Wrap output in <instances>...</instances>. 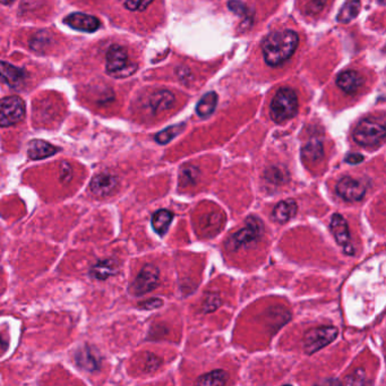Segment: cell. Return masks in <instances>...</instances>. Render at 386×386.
<instances>
[{
  "mask_svg": "<svg viewBox=\"0 0 386 386\" xmlns=\"http://www.w3.org/2000/svg\"><path fill=\"white\" fill-rule=\"evenodd\" d=\"M161 365V360L159 359L158 357L153 356L151 355L149 359H148V364H146V369L148 371H155L158 369L159 366Z\"/></svg>",
  "mask_w": 386,
  "mask_h": 386,
  "instance_id": "e575fe53",
  "label": "cell"
},
{
  "mask_svg": "<svg viewBox=\"0 0 386 386\" xmlns=\"http://www.w3.org/2000/svg\"><path fill=\"white\" fill-rule=\"evenodd\" d=\"M264 227L259 217L255 215L248 217L246 220V227L236 232L227 241V248L229 250H238L241 247L248 246L252 243L259 241L263 234Z\"/></svg>",
  "mask_w": 386,
  "mask_h": 386,
  "instance_id": "5b68a950",
  "label": "cell"
},
{
  "mask_svg": "<svg viewBox=\"0 0 386 386\" xmlns=\"http://www.w3.org/2000/svg\"><path fill=\"white\" fill-rule=\"evenodd\" d=\"M228 374L222 369L211 371L208 374L202 375L196 380L197 385H224L228 382Z\"/></svg>",
  "mask_w": 386,
  "mask_h": 386,
  "instance_id": "cb8c5ba5",
  "label": "cell"
},
{
  "mask_svg": "<svg viewBox=\"0 0 386 386\" xmlns=\"http://www.w3.org/2000/svg\"><path fill=\"white\" fill-rule=\"evenodd\" d=\"M76 363L80 369L87 371H95L100 369L101 362L96 351L92 348H83L76 354Z\"/></svg>",
  "mask_w": 386,
  "mask_h": 386,
  "instance_id": "2e32d148",
  "label": "cell"
},
{
  "mask_svg": "<svg viewBox=\"0 0 386 386\" xmlns=\"http://www.w3.org/2000/svg\"><path fill=\"white\" fill-rule=\"evenodd\" d=\"M221 306V298L219 294H210L203 303V312L211 313L217 310Z\"/></svg>",
  "mask_w": 386,
  "mask_h": 386,
  "instance_id": "f546056e",
  "label": "cell"
},
{
  "mask_svg": "<svg viewBox=\"0 0 386 386\" xmlns=\"http://www.w3.org/2000/svg\"><path fill=\"white\" fill-rule=\"evenodd\" d=\"M25 80V71L6 62H0V80L8 87L15 89Z\"/></svg>",
  "mask_w": 386,
  "mask_h": 386,
  "instance_id": "4fadbf2b",
  "label": "cell"
},
{
  "mask_svg": "<svg viewBox=\"0 0 386 386\" xmlns=\"http://www.w3.org/2000/svg\"><path fill=\"white\" fill-rule=\"evenodd\" d=\"M327 0H305L303 8L307 15H317L323 10Z\"/></svg>",
  "mask_w": 386,
  "mask_h": 386,
  "instance_id": "83f0119b",
  "label": "cell"
},
{
  "mask_svg": "<svg viewBox=\"0 0 386 386\" xmlns=\"http://www.w3.org/2000/svg\"><path fill=\"white\" fill-rule=\"evenodd\" d=\"M339 331L334 327H318L309 330L303 336V350L308 355L315 354L318 350L332 343L338 338Z\"/></svg>",
  "mask_w": 386,
  "mask_h": 386,
  "instance_id": "8992f818",
  "label": "cell"
},
{
  "mask_svg": "<svg viewBox=\"0 0 386 386\" xmlns=\"http://www.w3.org/2000/svg\"><path fill=\"white\" fill-rule=\"evenodd\" d=\"M364 157L359 153H351V155H347L345 158V162L350 164H358L360 162H363Z\"/></svg>",
  "mask_w": 386,
  "mask_h": 386,
  "instance_id": "d590c367",
  "label": "cell"
},
{
  "mask_svg": "<svg viewBox=\"0 0 386 386\" xmlns=\"http://www.w3.org/2000/svg\"><path fill=\"white\" fill-rule=\"evenodd\" d=\"M184 124L166 128L164 131H160V133L155 135V141H157L159 144H162V145H164V144H166V143H169L170 141L173 140L177 135L180 134V133L184 131Z\"/></svg>",
  "mask_w": 386,
  "mask_h": 386,
  "instance_id": "4316f807",
  "label": "cell"
},
{
  "mask_svg": "<svg viewBox=\"0 0 386 386\" xmlns=\"http://www.w3.org/2000/svg\"><path fill=\"white\" fill-rule=\"evenodd\" d=\"M298 98L294 90L280 89L271 102V118L276 124H283L297 115Z\"/></svg>",
  "mask_w": 386,
  "mask_h": 386,
  "instance_id": "7a4b0ae2",
  "label": "cell"
},
{
  "mask_svg": "<svg viewBox=\"0 0 386 386\" xmlns=\"http://www.w3.org/2000/svg\"><path fill=\"white\" fill-rule=\"evenodd\" d=\"M150 107L153 113L166 110L173 106L175 102V95L169 91H158L153 93L149 100Z\"/></svg>",
  "mask_w": 386,
  "mask_h": 386,
  "instance_id": "ac0fdd59",
  "label": "cell"
},
{
  "mask_svg": "<svg viewBox=\"0 0 386 386\" xmlns=\"http://www.w3.org/2000/svg\"><path fill=\"white\" fill-rule=\"evenodd\" d=\"M217 103V94L215 92H208L205 94L201 101L199 102L196 107V113L199 117L206 118L211 116L212 113L215 110Z\"/></svg>",
  "mask_w": 386,
  "mask_h": 386,
  "instance_id": "7402d4cb",
  "label": "cell"
},
{
  "mask_svg": "<svg viewBox=\"0 0 386 386\" xmlns=\"http://www.w3.org/2000/svg\"><path fill=\"white\" fill-rule=\"evenodd\" d=\"M360 0H345V5L340 9L338 14V22L340 23H349L359 14Z\"/></svg>",
  "mask_w": 386,
  "mask_h": 386,
  "instance_id": "603a6c76",
  "label": "cell"
},
{
  "mask_svg": "<svg viewBox=\"0 0 386 386\" xmlns=\"http://www.w3.org/2000/svg\"><path fill=\"white\" fill-rule=\"evenodd\" d=\"M297 211L298 205L294 199H285L276 205L273 210V219L279 223L288 222L297 214Z\"/></svg>",
  "mask_w": 386,
  "mask_h": 386,
  "instance_id": "e0dca14e",
  "label": "cell"
},
{
  "mask_svg": "<svg viewBox=\"0 0 386 386\" xmlns=\"http://www.w3.org/2000/svg\"><path fill=\"white\" fill-rule=\"evenodd\" d=\"M60 149L52 145L50 143L42 140H33L29 144L27 153L32 160H42V159L49 158L59 152Z\"/></svg>",
  "mask_w": 386,
  "mask_h": 386,
  "instance_id": "9a60e30c",
  "label": "cell"
},
{
  "mask_svg": "<svg viewBox=\"0 0 386 386\" xmlns=\"http://www.w3.org/2000/svg\"><path fill=\"white\" fill-rule=\"evenodd\" d=\"M14 0H0V3H3V5H9L12 3Z\"/></svg>",
  "mask_w": 386,
  "mask_h": 386,
  "instance_id": "74e56055",
  "label": "cell"
},
{
  "mask_svg": "<svg viewBox=\"0 0 386 386\" xmlns=\"http://www.w3.org/2000/svg\"><path fill=\"white\" fill-rule=\"evenodd\" d=\"M365 378V373L363 369H358L347 378L345 383L351 384V385H363V384H366Z\"/></svg>",
  "mask_w": 386,
  "mask_h": 386,
  "instance_id": "4dcf8cb0",
  "label": "cell"
},
{
  "mask_svg": "<svg viewBox=\"0 0 386 386\" xmlns=\"http://www.w3.org/2000/svg\"><path fill=\"white\" fill-rule=\"evenodd\" d=\"M8 340L0 333V356H3V355L6 352L7 349H8Z\"/></svg>",
  "mask_w": 386,
  "mask_h": 386,
  "instance_id": "8d00e7d4",
  "label": "cell"
},
{
  "mask_svg": "<svg viewBox=\"0 0 386 386\" xmlns=\"http://www.w3.org/2000/svg\"><path fill=\"white\" fill-rule=\"evenodd\" d=\"M173 212L168 211V210H159L152 217V227L155 229V232H158L159 235L164 236L168 231L170 223L173 222Z\"/></svg>",
  "mask_w": 386,
  "mask_h": 386,
  "instance_id": "44dd1931",
  "label": "cell"
},
{
  "mask_svg": "<svg viewBox=\"0 0 386 386\" xmlns=\"http://www.w3.org/2000/svg\"><path fill=\"white\" fill-rule=\"evenodd\" d=\"M229 8L231 9L232 12H235L238 15L244 16L246 13V6L244 3H241L238 0H230L228 3Z\"/></svg>",
  "mask_w": 386,
  "mask_h": 386,
  "instance_id": "d6a6232c",
  "label": "cell"
},
{
  "mask_svg": "<svg viewBox=\"0 0 386 386\" xmlns=\"http://www.w3.org/2000/svg\"><path fill=\"white\" fill-rule=\"evenodd\" d=\"M164 305V301L158 298H152L140 303V308L146 309V310H153V309L160 308Z\"/></svg>",
  "mask_w": 386,
  "mask_h": 386,
  "instance_id": "1f68e13d",
  "label": "cell"
},
{
  "mask_svg": "<svg viewBox=\"0 0 386 386\" xmlns=\"http://www.w3.org/2000/svg\"><path fill=\"white\" fill-rule=\"evenodd\" d=\"M331 231L336 238V243L343 248L348 255H354L355 250L351 245L350 231L345 217L341 214L336 213L331 220Z\"/></svg>",
  "mask_w": 386,
  "mask_h": 386,
  "instance_id": "9c48e42d",
  "label": "cell"
},
{
  "mask_svg": "<svg viewBox=\"0 0 386 386\" xmlns=\"http://www.w3.org/2000/svg\"><path fill=\"white\" fill-rule=\"evenodd\" d=\"M117 185H118V180L115 176L110 173H100L92 179L90 188L95 196L106 197L113 193V190L117 188Z\"/></svg>",
  "mask_w": 386,
  "mask_h": 386,
  "instance_id": "7c38bea8",
  "label": "cell"
},
{
  "mask_svg": "<svg viewBox=\"0 0 386 386\" xmlns=\"http://www.w3.org/2000/svg\"><path fill=\"white\" fill-rule=\"evenodd\" d=\"M118 268H117L116 262L113 259H104L100 261L91 269V276L96 280H106L109 276L117 273Z\"/></svg>",
  "mask_w": 386,
  "mask_h": 386,
  "instance_id": "ffe728a7",
  "label": "cell"
},
{
  "mask_svg": "<svg viewBox=\"0 0 386 386\" xmlns=\"http://www.w3.org/2000/svg\"><path fill=\"white\" fill-rule=\"evenodd\" d=\"M299 43L297 33L292 30L276 31L263 41L262 51L265 63L276 67L290 59Z\"/></svg>",
  "mask_w": 386,
  "mask_h": 386,
  "instance_id": "6da1fadb",
  "label": "cell"
},
{
  "mask_svg": "<svg viewBox=\"0 0 386 386\" xmlns=\"http://www.w3.org/2000/svg\"><path fill=\"white\" fill-rule=\"evenodd\" d=\"M60 178L65 183L71 182V168L69 164H63L62 170H60Z\"/></svg>",
  "mask_w": 386,
  "mask_h": 386,
  "instance_id": "836d02e7",
  "label": "cell"
},
{
  "mask_svg": "<svg viewBox=\"0 0 386 386\" xmlns=\"http://www.w3.org/2000/svg\"><path fill=\"white\" fill-rule=\"evenodd\" d=\"M338 87L345 93H355L364 84V78L356 71H343L336 78Z\"/></svg>",
  "mask_w": 386,
  "mask_h": 386,
  "instance_id": "5bb4252c",
  "label": "cell"
},
{
  "mask_svg": "<svg viewBox=\"0 0 386 386\" xmlns=\"http://www.w3.org/2000/svg\"><path fill=\"white\" fill-rule=\"evenodd\" d=\"M65 24L74 30L82 31V32L92 33L98 30L101 23L95 16L87 15L83 13H74L64 20Z\"/></svg>",
  "mask_w": 386,
  "mask_h": 386,
  "instance_id": "8fae6325",
  "label": "cell"
},
{
  "mask_svg": "<svg viewBox=\"0 0 386 386\" xmlns=\"http://www.w3.org/2000/svg\"><path fill=\"white\" fill-rule=\"evenodd\" d=\"M199 169L197 166H193V164H186V166H182L180 173H179V183L182 186H194L199 182Z\"/></svg>",
  "mask_w": 386,
  "mask_h": 386,
  "instance_id": "d4e9b609",
  "label": "cell"
},
{
  "mask_svg": "<svg viewBox=\"0 0 386 386\" xmlns=\"http://www.w3.org/2000/svg\"><path fill=\"white\" fill-rule=\"evenodd\" d=\"M303 161L316 164L324 157L323 143L318 138H313L301 150Z\"/></svg>",
  "mask_w": 386,
  "mask_h": 386,
  "instance_id": "d6986e66",
  "label": "cell"
},
{
  "mask_svg": "<svg viewBox=\"0 0 386 386\" xmlns=\"http://www.w3.org/2000/svg\"><path fill=\"white\" fill-rule=\"evenodd\" d=\"M124 6L133 12H142L151 5L153 0H122Z\"/></svg>",
  "mask_w": 386,
  "mask_h": 386,
  "instance_id": "f1b7e54d",
  "label": "cell"
},
{
  "mask_svg": "<svg viewBox=\"0 0 386 386\" xmlns=\"http://www.w3.org/2000/svg\"><path fill=\"white\" fill-rule=\"evenodd\" d=\"M385 138V127L376 119H364L354 131V140L364 148L380 145Z\"/></svg>",
  "mask_w": 386,
  "mask_h": 386,
  "instance_id": "277c9868",
  "label": "cell"
},
{
  "mask_svg": "<svg viewBox=\"0 0 386 386\" xmlns=\"http://www.w3.org/2000/svg\"><path fill=\"white\" fill-rule=\"evenodd\" d=\"M137 65L129 60L127 51L120 45H113L107 52L106 71L115 78H125L134 74Z\"/></svg>",
  "mask_w": 386,
  "mask_h": 386,
  "instance_id": "3957f363",
  "label": "cell"
},
{
  "mask_svg": "<svg viewBox=\"0 0 386 386\" xmlns=\"http://www.w3.org/2000/svg\"><path fill=\"white\" fill-rule=\"evenodd\" d=\"M289 175L287 170L280 166H271L265 171V179L273 185L285 184L288 180Z\"/></svg>",
  "mask_w": 386,
  "mask_h": 386,
  "instance_id": "484cf974",
  "label": "cell"
},
{
  "mask_svg": "<svg viewBox=\"0 0 386 386\" xmlns=\"http://www.w3.org/2000/svg\"><path fill=\"white\" fill-rule=\"evenodd\" d=\"M25 103L18 96H7L0 102V127L14 126L23 120Z\"/></svg>",
  "mask_w": 386,
  "mask_h": 386,
  "instance_id": "52a82bcc",
  "label": "cell"
},
{
  "mask_svg": "<svg viewBox=\"0 0 386 386\" xmlns=\"http://www.w3.org/2000/svg\"><path fill=\"white\" fill-rule=\"evenodd\" d=\"M336 193L347 202H359L366 194L365 185L352 177H345L336 186Z\"/></svg>",
  "mask_w": 386,
  "mask_h": 386,
  "instance_id": "30bf717a",
  "label": "cell"
},
{
  "mask_svg": "<svg viewBox=\"0 0 386 386\" xmlns=\"http://www.w3.org/2000/svg\"><path fill=\"white\" fill-rule=\"evenodd\" d=\"M159 278H160V272L157 266L152 264L145 265L131 285V294L135 296L149 294L158 287Z\"/></svg>",
  "mask_w": 386,
  "mask_h": 386,
  "instance_id": "ba28073f",
  "label": "cell"
}]
</instances>
